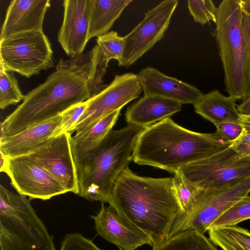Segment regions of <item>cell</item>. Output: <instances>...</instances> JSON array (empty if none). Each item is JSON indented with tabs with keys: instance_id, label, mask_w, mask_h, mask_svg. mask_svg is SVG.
<instances>
[{
	"instance_id": "obj_16",
	"label": "cell",
	"mask_w": 250,
	"mask_h": 250,
	"mask_svg": "<svg viewBox=\"0 0 250 250\" xmlns=\"http://www.w3.org/2000/svg\"><path fill=\"white\" fill-rule=\"evenodd\" d=\"M144 95H158L182 104L197 103L203 94L194 86L168 76L156 68L146 67L137 74Z\"/></svg>"
},
{
	"instance_id": "obj_5",
	"label": "cell",
	"mask_w": 250,
	"mask_h": 250,
	"mask_svg": "<svg viewBox=\"0 0 250 250\" xmlns=\"http://www.w3.org/2000/svg\"><path fill=\"white\" fill-rule=\"evenodd\" d=\"M216 40L229 96L244 100L249 77V58L242 0H224L217 8Z\"/></svg>"
},
{
	"instance_id": "obj_29",
	"label": "cell",
	"mask_w": 250,
	"mask_h": 250,
	"mask_svg": "<svg viewBox=\"0 0 250 250\" xmlns=\"http://www.w3.org/2000/svg\"><path fill=\"white\" fill-rule=\"evenodd\" d=\"M249 219H250V195H248L219 217L209 229L235 226Z\"/></svg>"
},
{
	"instance_id": "obj_9",
	"label": "cell",
	"mask_w": 250,
	"mask_h": 250,
	"mask_svg": "<svg viewBox=\"0 0 250 250\" xmlns=\"http://www.w3.org/2000/svg\"><path fill=\"white\" fill-rule=\"evenodd\" d=\"M250 192V177L218 191H207L190 212L177 217L169 236L187 230L204 233L219 217Z\"/></svg>"
},
{
	"instance_id": "obj_25",
	"label": "cell",
	"mask_w": 250,
	"mask_h": 250,
	"mask_svg": "<svg viewBox=\"0 0 250 250\" xmlns=\"http://www.w3.org/2000/svg\"><path fill=\"white\" fill-rule=\"evenodd\" d=\"M209 239L222 250H250V231L237 225L208 229Z\"/></svg>"
},
{
	"instance_id": "obj_28",
	"label": "cell",
	"mask_w": 250,
	"mask_h": 250,
	"mask_svg": "<svg viewBox=\"0 0 250 250\" xmlns=\"http://www.w3.org/2000/svg\"><path fill=\"white\" fill-rule=\"evenodd\" d=\"M97 45L103 60L108 64L111 60L119 62L122 58L125 49L124 38L120 36L117 32L111 31L98 37Z\"/></svg>"
},
{
	"instance_id": "obj_34",
	"label": "cell",
	"mask_w": 250,
	"mask_h": 250,
	"mask_svg": "<svg viewBox=\"0 0 250 250\" xmlns=\"http://www.w3.org/2000/svg\"><path fill=\"white\" fill-rule=\"evenodd\" d=\"M240 122L244 126L243 133L231 145L240 154L250 156V116L241 115Z\"/></svg>"
},
{
	"instance_id": "obj_36",
	"label": "cell",
	"mask_w": 250,
	"mask_h": 250,
	"mask_svg": "<svg viewBox=\"0 0 250 250\" xmlns=\"http://www.w3.org/2000/svg\"><path fill=\"white\" fill-rule=\"evenodd\" d=\"M237 109L240 115L250 116V96L242 100V102L237 105Z\"/></svg>"
},
{
	"instance_id": "obj_32",
	"label": "cell",
	"mask_w": 250,
	"mask_h": 250,
	"mask_svg": "<svg viewBox=\"0 0 250 250\" xmlns=\"http://www.w3.org/2000/svg\"><path fill=\"white\" fill-rule=\"evenodd\" d=\"M60 250H103L90 239L78 232L66 234L61 242Z\"/></svg>"
},
{
	"instance_id": "obj_7",
	"label": "cell",
	"mask_w": 250,
	"mask_h": 250,
	"mask_svg": "<svg viewBox=\"0 0 250 250\" xmlns=\"http://www.w3.org/2000/svg\"><path fill=\"white\" fill-rule=\"evenodd\" d=\"M179 171L196 187L207 191H218L250 177V156L240 154L230 145Z\"/></svg>"
},
{
	"instance_id": "obj_11",
	"label": "cell",
	"mask_w": 250,
	"mask_h": 250,
	"mask_svg": "<svg viewBox=\"0 0 250 250\" xmlns=\"http://www.w3.org/2000/svg\"><path fill=\"white\" fill-rule=\"evenodd\" d=\"M178 3L177 0H165L146 13L144 19L124 37L125 46L119 66L128 67L164 37Z\"/></svg>"
},
{
	"instance_id": "obj_1",
	"label": "cell",
	"mask_w": 250,
	"mask_h": 250,
	"mask_svg": "<svg viewBox=\"0 0 250 250\" xmlns=\"http://www.w3.org/2000/svg\"><path fill=\"white\" fill-rule=\"evenodd\" d=\"M127 221L148 234L153 245L169 236L181 209L174 177L140 176L126 167L108 203Z\"/></svg>"
},
{
	"instance_id": "obj_19",
	"label": "cell",
	"mask_w": 250,
	"mask_h": 250,
	"mask_svg": "<svg viewBox=\"0 0 250 250\" xmlns=\"http://www.w3.org/2000/svg\"><path fill=\"white\" fill-rule=\"evenodd\" d=\"M182 104L164 97L144 95L126 110L128 125L146 127L167 118L182 109Z\"/></svg>"
},
{
	"instance_id": "obj_35",
	"label": "cell",
	"mask_w": 250,
	"mask_h": 250,
	"mask_svg": "<svg viewBox=\"0 0 250 250\" xmlns=\"http://www.w3.org/2000/svg\"><path fill=\"white\" fill-rule=\"evenodd\" d=\"M242 6L243 24L249 58V77L247 94L245 98L246 99L250 96V0H242Z\"/></svg>"
},
{
	"instance_id": "obj_3",
	"label": "cell",
	"mask_w": 250,
	"mask_h": 250,
	"mask_svg": "<svg viewBox=\"0 0 250 250\" xmlns=\"http://www.w3.org/2000/svg\"><path fill=\"white\" fill-rule=\"evenodd\" d=\"M146 128L127 125L112 129L95 147L73 157L80 196L91 202L109 203L114 184L131 161L137 140Z\"/></svg>"
},
{
	"instance_id": "obj_13",
	"label": "cell",
	"mask_w": 250,
	"mask_h": 250,
	"mask_svg": "<svg viewBox=\"0 0 250 250\" xmlns=\"http://www.w3.org/2000/svg\"><path fill=\"white\" fill-rule=\"evenodd\" d=\"M5 173L18 193L29 199L47 200L68 192L38 163L28 156L9 159Z\"/></svg>"
},
{
	"instance_id": "obj_31",
	"label": "cell",
	"mask_w": 250,
	"mask_h": 250,
	"mask_svg": "<svg viewBox=\"0 0 250 250\" xmlns=\"http://www.w3.org/2000/svg\"><path fill=\"white\" fill-rule=\"evenodd\" d=\"M87 100L71 106L61 114V122L54 131L52 137L64 133H70L71 134L74 132L77 122L87 106Z\"/></svg>"
},
{
	"instance_id": "obj_10",
	"label": "cell",
	"mask_w": 250,
	"mask_h": 250,
	"mask_svg": "<svg viewBox=\"0 0 250 250\" xmlns=\"http://www.w3.org/2000/svg\"><path fill=\"white\" fill-rule=\"evenodd\" d=\"M142 91L137 74L116 75L100 92L90 97L84 112L77 122L74 131L80 133L107 115L120 110L137 98Z\"/></svg>"
},
{
	"instance_id": "obj_17",
	"label": "cell",
	"mask_w": 250,
	"mask_h": 250,
	"mask_svg": "<svg viewBox=\"0 0 250 250\" xmlns=\"http://www.w3.org/2000/svg\"><path fill=\"white\" fill-rule=\"evenodd\" d=\"M49 0H13L10 1L1 26L0 40L15 34L43 31L45 14Z\"/></svg>"
},
{
	"instance_id": "obj_20",
	"label": "cell",
	"mask_w": 250,
	"mask_h": 250,
	"mask_svg": "<svg viewBox=\"0 0 250 250\" xmlns=\"http://www.w3.org/2000/svg\"><path fill=\"white\" fill-rule=\"evenodd\" d=\"M56 66L71 70L83 77L87 82L91 97L103 90L106 85L103 79L108 64L103 59L95 45L90 51L64 60L60 59Z\"/></svg>"
},
{
	"instance_id": "obj_21",
	"label": "cell",
	"mask_w": 250,
	"mask_h": 250,
	"mask_svg": "<svg viewBox=\"0 0 250 250\" xmlns=\"http://www.w3.org/2000/svg\"><path fill=\"white\" fill-rule=\"evenodd\" d=\"M237 100L233 97L224 95L218 90H213L203 94L200 100L194 105V111L214 125L240 121L241 115L236 104Z\"/></svg>"
},
{
	"instance_id": "obj_6",
	"label": "cell",
	"mask_w": 250,
	"mask_h": 250,
	"mask_svg": "<svg viewBox=\"0 0 250 250\" xmlns=\"http://www.w3.org/2000/svg\"><path fill=\"white\" fill-rule=\"evenodd\" d=\"M0 250H57L26 196L0 185Z\"/></svg>"
},
{
	"instance_id": "obj_8",
	"label": "cell",
	"mask_w": 250,
	"mask_h": 250,
	"mask_svg": "<svg viewBox=\"0 0 250 250\" xmlns=\"http://www.w3.org/2000/svg\"><path fill=\"white\" fill-rule=\"evenodd\" d=\"M53 53L43 31H30L0 40V67L27 78L54 65Z\"/></svg>"
},
{
	"instance_id": "obj_24",
	"label": "cell",
	"mask_w": 250,
	"mask_h": 250,
	"mask_svg": "<svg viewBox=\"0 0 250 250\" xmlns=\"http://www.w3.org/2000/svg\"><path fill=\"white\" fill-rule=\"evenodd\" d=\"M152 247V250H218L204 233L195 230L179 232Z\"/></svg>"
},
{
	"instance_id": "obj_12",
	"label": "cell",
	"mask_w": 250,
	"mask_h": 250,
	"mask_svg": "<svg viewBox=\"0 0 250 250\" xmlns=\"http://www.w3.org/2000/svg\"><path fill=\"white\" fill-rule=\"evenodd\" d=\"M71 134L64 133L51 137L29 154L58 181L67 192L79 194L77 169L71 145Z\"/></svg>"
},
{
	"instance_id": "obj_2",
	"label": "cell",
	"mask_w": 250,
	"mask_h": 250,
	"mask_svg": "<svg viewBox=\"0 0 250 250\" xmlns=\"http://www.w3.org/2000/svg\"><path fill=\"white\" fill-rule=\"evenodd\" d=\"M231 144L216 132L191 131L167 118L142 132L131 158L137 164L175 174L184 167L222 150Z\"/></svg>"
},
{
	"instance_id": "obj_15",
	"label": "cell",
	"mask_w": 250,
	"mask_h": 250,
	"mask_svg": "<svg viewBox=\"0 0 250 250\" xmlns=\"http://www.w3.org/2000/svg\"><path fill=\"white\" fill-rule=\"evenodd\" d=\"M63 19L58 41L70 58L82 54L89 41L90 0H64Z\"/></svg>"
},
{
	"instance_id": "obj_27",
	"label": "cell",
	"mask_w": 250,
	"mask_h": 250,
	"mask_svg": "<svg viewBox=\"0 0 250 250\" xmlns=\"http://www.w3.org/2000/svg\"><path fill=\"white\" fill-rule=\"evenodd\" d=\"M24 97L14 72L0 67V108L4 109L10 105L16 104L23 101Z\"/></svg>"
},
{
	"instance_id": "obj_33",
	"label": "cell",
	"mask_w": 250,
	"mask_h": 250,
	"mask_svg": "<svg viewBox=\"0 0 250 250\" xmlns=\"http://www.w3.org/2000/svg\"><path fill=\"white\" fill-rule=\"evenodd\" d=\"M216 133L225 141L232 143L242 135L244 126L240 121H230L214 124Z\"/></svg>"
},
{
	"instance_id": "obj_14",
	"label": "cell",
	"mask_w": 250,
	"mask_h": 250,
	"mask_svg": "<svg viewBox=\"0 0 250 250\" xmlns=\"http://www.w3.org/2000/svg\"><path fill=\"white\" fill-rule=\"evenodd\" d=\"M104 204L96 215L91 216L99 235L120 250H135L145 244L153 246L148 234L122 217L112 206Z\"/></svg>"
},
{
	"instance_id": "obj_4",
	"label": "cell",
	"mask_w": 250,
	"mask_h": 250,
	"mask_svg": "<svg viewBox=\"0 0 250 250\" xmlns=\"http://www.w3.org/2000/svg\"><path fill=\"white\" fill-rule=\"evenodd\" d=\"M42 83L0 123V140L62 114L91 97L87 82L75 72L55 66Z\"/></svg>"
},
{
	"instance_id": "obj_23",
	"label": "cell",
	"mask_w": 250,
	"mask_h": 250,
	"mask_svg": "<svg viewBox=\"0 0 250 250\" xmlns=\"http://www.w3.org/2000/svg\"><path fill=\"white\" fill-rule=\"evenodd\" d=\"M121 109L104 117L86 130L71 138L73 157L80 155L97 146L112 129L120 114Z\"/></svg>"
},
{
	"instance_id": "obj_18",
	"label": "cell",
	"mask_w": 250,
	"mask_h": 250,
	"mask_svg": "<svg viewBox=\"0 0 250 250\" xmlns=\"http://www.w3.org/2000/svg\"><path fill=\"white\" fill-rule=\"evenodd\" d=\"M62 120L61 115L36 124L0 140V151L11 158L28 155L51 138Z\"/></svg>"
},
{
	"instance_id": "obj_30",
	"label": "cell",
	"mask_w": 250,
	"mask_h": 250,
	"mask_svg": "<svg viewBox=\"0 0 250 250\" xmlns=\"http://www.w3.org/2000/svg\"><path fill=\"white\" fill-rule=\"evenodd\" d=\"M188 7L194 21L202 25L217 20V8L211 0H188Z\"/></svg>"
},
{
	"instance_id": "obj_26",
	"label": "cell",
	"mask_w": 250,
	"mask_h": 250,
	"mask_svg": "<svg viewBox=\"0 0 250 250\" xmlns=\"http://www.w3.org/2000/svg\"><path fill=\"white\" fill-rule=\"evenodd\" d=\"M173 177L176 193L181 209V213L178 216L188 214L201 201L207 190L189 182L180 171L174 174Z\"/></svg>"
},
{
	"instance_id": "obj_37",
	"label": "cell",
	"mask_w": 250,
	"mask_h": 250,
	"mask_svg": "<svg viewBox=\"0 0 250 250\" xmlns=\"http://www.w3.org/2000/svg\"><path fill=\"white\" fill-rule=\"evenodd\" d=\"M10 158L0 151V171L5 172L9 164Z\"/></svg>"
},
{
	"instance_id": "obj_22",
	"label": "cell",
	"mask_w": 250,
	"mask_h": 250,
	"mask_svg": "<svg viewBox=\"0 0 250 250\" xmlns=\"http://www.w3.org/2000/svg\"><path fill=\"white\" fill-rule=\"evenodd\" d=\"M132 0H90L89 40L108 33Z\"/></svg>"
}]
</instances>
